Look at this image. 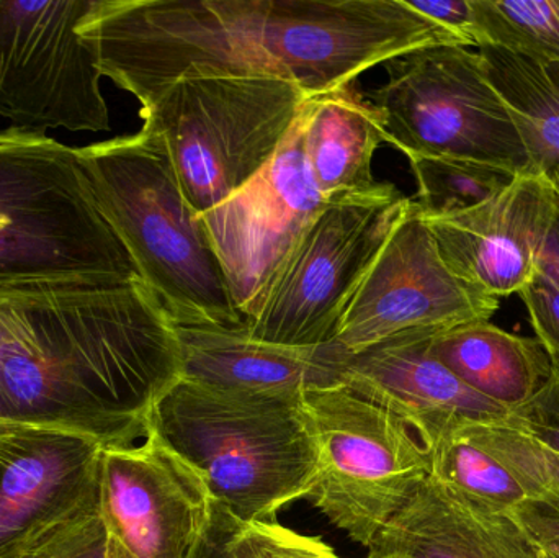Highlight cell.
<instances>
[{
    "instance_id": "6da1fadb",
    "label": "cell",
    "mask_w": 559,
    "mask_h": 558,
    "mask_svg": "<svg viewBox=\"0 0 559 558\" xmlns=\"http://www.w3.org/2000/svg\"><path fill=\"white\" fill-rule=\"evenodd\" d=\"M81 35L140 104L210 75L277 78L312 97L406 52L463 46L407 0H97Z\"/></svg>"
},
{
    "instance_id": "f546056e",
    "label": "cell",
    "mask_w": 559,
    "mask_h": 558,
    "mask_svg": "<svg viewBox=\"0 0 559 558\" xmlns=\"http://www.w3.org/2000/svg\"><path fill=\"white\" fill-rule=\"evenodd\" d=\"M511 511L548 556L559 558V490L525 498Z\"/></svg>"
},
{
    "instance_id": "d4e9b609",
    "label": "cell",
    "mask_w": 559,
    "mask_h": 558,
    "mask_svg": "<svg viewBox=\"0 0 559 558\" xmlns=\"http://www.w3.org/2000/svg\"><path fill=\"white\" fill-rule=\"evenodd\" d=\"M465 435L504 465L528 498L559 490V454L519 431L508 418L468 425Z\"/></svg>"
},
{
    "instance_id": "e575fe53",
    "label": "cell",
    "mask_w": 559,
    "mask_h": 558,
    "mask_svg": "<svg viewBox=\"0 0 559 558\" xmlns=\"http://www.w3.org/2000/svg\"><path fill=\"white\" fill-rule=\"evenodd\" d=\"M551 180H554L555 189H557L558 195H559V170L557 173L551 174Z\"/></svg>"
},
{
    "instance_id": "4316f807",
    "label": "cell",
    "mask_w": 559,
    "mask_h": 558,
    "mask_svg": "<svg viewBox=\"0 0 559 558\" xmlns=\"http://www.w3.org/2000/svg\"><path fill=\"white\" fill-rule=\"evenodd\" d=\"M110 533L100 511L69 521L23 558H110Z\"/></svg>"
},
{
    "instance_id": "8fae6325",
    "label": "cell",
    "mask_w": 559,
    "mask_h": 558,
    "mask_svg": "<svg viewBox=\"0 0 559 558\" xmlns=\"http://www.w3.org/2000/svg\"><path fill=\"white\" fill-rule=\"evenodd\" d=\"M498 310L499 298L473 287L445 264L426 219L411 202L345 308L332 343L355 354L404 334L488 321Z\"/></svg>"
},
{
    "instance_id": "9c48e42d",
    "label": "cell",
    "mask_w": 559,
    "mask_h": 558,
    "mask_svg": "<svg viewBox=\"0 0 559 558\" xmlns=\"http://www.w3.org/2000/svg\"><path fill=\"white\" fill-rule=\"evenodd\" d=\"M370 104L386 143L409 156L468 157L531 170L511 111L488 81L478 49L429 46L384 62Z\"/></svg>"
},
{
    "instance_id": "277c9868",
    "label": "cell",
    "mask_w": 559,
    "mask_h": 558,
    "mask_svg": "<svg viewBox=\"0 0 559 558\" xmlns=\"http://www.w3.org/2000/svg\"><path fill=\"white\" fill-rule=\"evenodd\" d=\"M78 151L102 213L176 327H246L205 225L159 143L140 131Z\"/></svg>"
},
{
    "instance_id": "ac0fdd59",
    "label": "cell",
    "mask_w": 559,
    "mask_h": 558,
    "mask_svg": "<svg viewBox=\"0 0 559 558\" xmlns=\"http://www.w3.org/2000/svg\"><path fill=\"white\" fill-rule=\"evenodd\" d=\"M183 377L225 389L305 393L344 380L347 353L334 343L289 347L241 328L177 327Z\"/></svg>"
},
{
    "instance_id": "8992f818",
    "label": "cell",
    "mask_w": 559,
    "mask_h": 558,
    "mask_svg": "<svg viewBox=\"0 0 559 558\" xmlns=\"http://www.w3.org/2000/svg\"><path fill=\"white\" fill-rule=\"evenodd\" d=\"M308 98L277 78H183L141 102V131L163 147L202 215L274 159Z\"/></svg>"
},
{
    "instance_id": "e0dca14e",
    "label": "cell",
    "mask_w": 559,
    "mask_h": 558,
    "mask_svg": "<svg viewBox=\"0 0 559 558\" xmlns=\"http://www.w3.org/2000/svg\"><path fill=\"white\" fill-rule=\"evenodd\" d=\"M367 558H551L512 511L463 497L432 475L391 518Z\"/></svg>"
},
{
    "instance_id": "484cf974",
    "label": "cell",
    "mask_w": 559,
    "mask_h": 558,
    "mask_svg": "<svg viewBox=\"0 0 559 558\" xmlns=\"http://www.w3.org/2000/svg\"><path fill=\"white\" fill-rule=\"evenodd\" d=\"M235 558H341L319 537L295 533L275 521L241 523L231 539Z\"/></svg>"
},
{
    "instance_id": "f1b7e54d",
    "label": "cell",
    "mask_w": 559,
    "mask_h": 558,
    "mask_svg": "<svg viewBox=\"0 0 559 558\" xmlns=\"http://www.w3.org/2000/svg\"><path fill=\"white\" fill-rule=\"evenodd\" d=\"M519 295L527 308L528 320L537 340L544 344L548 354L559 356V287L537 271Z\"/></svg>"
},
{
    "instance_id": "7402d4cb",
    "label": "cell",
    "mask_w": 559,
    "mask_h": 558,
    "mask_svg": "<svg viewBox=\"0 0 559 558\" xmlns=\"http://www.w3.org/2000/svg\"><path fill=\"white\" fill-rule=\"evenodd\" d=\"M417 182L414 206L423 218L465 212L509 186L518 170L468 157L409 156Z\"/></svg>"
},
{
    "instance_id": "d6a6232c",
    "label": "cell",
    "mask_w": 559,
    "mask_h": 558,
    "mask_svg": "<svg viewBox=\"0 0 559 558\" xmlns=\"http://www.w3.org/2000/svg\"><path fill=\"white\" fill-rule=\"evenodd\" d=\"M537 271L547 275L559 287V195L557 215L551 222L547 238H545L540 254H538Z\"/></svg>"
},
{
    "instance_id": "603a6c76",
    "label": "cell",
    "mask_w": 559,
    "mask_h": 558,
    "mask_svg": "<svg viewBox=\"0 0 559 558\" xmlns=\"http://www.w3.org/2000/svg\"><path fill=\"white\" fill-rule=\"evenodd\" d=\"M460 425L437 432L424 448L430 475L469 500L511 511L527 497L524 488L491 454L463 435Z\"/></svg>"
},
{
    "instance_id": "5b68a950",
    "label": "cell",
    "mask_w": 559,
    "mask_h": 558,
    "mask_svg": "<svg viewBox=\"0 0 559 558\" xmlns=\"http://www.w3.org/2000/svg\"><path fill=\"white\" fill-rule=\"evenodd\" d=\"M134 277L79 151L39 131H0V290Z\"/></svg>"
},
{
    "instance_id": "1f68e13d",
    "label": "cell",
    "mask_w": 559,
    "mask_h": 558,
    "mask_svg": "<svg viewBox=\"0 0 559 558\" xmlns=\"http://www.w3.org/2000/svg\"><path fill=\"white\" fill-rule=\"evenodd\" d=\"M238 523V518L233 517L223 504L215 501L209 526L183 558H235L231 553V539Z\"/></svg>"
},
{
    "instance_id": "ffe728a7",
    "label": "cell",
    "mask_w": 559,
    "mask_h": 558,
    "mask_svg": "<svg viewBox=\"0 0 559 558\" xmlns=\"http://www.w3.org/2000/svg\"><path fill=\"white\" fill-rule=\"evenodd\" d=\"M430 349L462 382L511 412L531 402L551 376V357L540 341L489 320L439 331Z\"/></svg>"
},
{
    "instance_id": "2e32d148",
    "label": "cell",
    "mask_w": 559,
    "mask_h": 558,
    "mask_svg": "<svg viewBox=\"0 0 559 558\" xmlns=\"http://www.w3.org/2000/svg\"><path fill=\"white\" fill-rule=\"evenodd\" d=\"M436 333L404 334L347 353L342 380L403 418L424 446L449 426L502 422L512 413L475 392L433 356L430 341Z\"/></svg>"
},
{
    "instance_id": "ba28073f",
    "label": "cell",
    "mask_w": 559,
    "mask_h": 558,
    "mask_svg": "<svg viewBox=\"0 0 559 558\" xmlns=\"http://www.w3.org/2000/svg\"><path fill=\"white\" fill-rule=\"evenodd\" d=\"M411 202L383 182L328 202L246 321L249 336L289 347L332 343L345 308Z\"/></svg>"
},
{
    "instance_id": "83f0119b",
    "label": "cell",
    "mask_w": 559,
    "mask_h": 558,
    "mask_svg": "<svg viewBox=\"0 0 559 558\" xmlns=\"http://www.w3.org/2000/svg\"><path fill=\"white\" fill-rule=\"evenodd\" d=\"M551 376L544 389L508 416L512 426L559 454V356L550 354Z\"/></svg>"
},
{
    "instance_id": "cb8c5ba5",
    "label": "cell",
    "mask_w": 559,
    "mask_h": 558,
    "mask_svg": "<svg viewBox=\"0 0 559 558\" xmlns=\"http://www.w3.org/2000/svg\"><path fill=\"white\" fill-rule=\"evenodd\" d=\"M478 48L559 62V0H472Z\"/></svg>"
},
{
    "instance_id": "5bb4252c",
    "label": "cell",
    "mask_w": 559,
    "mask_h": 558,
    "mask_svg": "<svg viewBox=\"0 0 559 558\" xmlns=\"http://www.w3.org/2000/svg\"><path fill=\"white\" fill-rule=\"evenodd\" d=\"M102 449L61 429L0 422V558H23L100 511Z\"/></svg>"
},
{
    "instance_id": "d6986e66",
    "label": "cell",
    "mask_w": 559,
    "mask_h": 558,
    "mask_svg": "<svg viewBox=\"0 0 559 558\" xmlns=\"http://www.w3.org/2000/svg\"><path fill=\"white\" fill-rule=\"evenodd\" d=\"M386 143L380 111L350 85L312 95L305 107L306 164L325 200L361 195L378 186L374 153Z\"/></svg>"
},
{
    "instance_id": "4fadbf2b",
    "label": "cell",
    "mask_w": 559,
    "mask_h": 558,
    "mask_svg": "<svg viewBox=\"0 0 559 558\" xmlns=\"http://www.w3.org/2000/svg\"><path fill=\"white\" fill-rule=\"evenodd\" d=\"M205 478L156 432L102 449L100 514L133 558H183L212 520Z\"/></svg>"
},
{
    "instance_id": "9a60e30c",
    "label": "cell",
    "mask_w": 559,
    "mask_h": 558,
    "mask_svg": "<svg viewBox=\"0 0 559 558\" xmlns=\"http://www.w3.org/2000/svg\"><path fill=\"white\" fill-rule=\"evenodd\" d=\"M557 210L551 177L527 170L473 209L424 219L445 264L473 287L501 298L519 294L537 274Z\"/></svg>"
},
{
    "instance_id": "7a4b0ae2",
    "label": "cell",
    "mask_w": 559,
    "mask_h": 558,
    "mask_svg": "<svg viewBox=\"0 0 559 558\" xmlns=\"http://www.w3.org/2000/svg\"><path fill=\"white\" fill-rule=\"evenodd\" d=\"M182 377L176 323L140 277L0 290V422L136 444Z\"/></svg>"
},
{
    "instance_id": "52a82bcc",
    "label": "cell",
    "mask_w": 559,
    "mask_h": 558,
    "mask_svg": "<svg viewBox=\"0 0 559 558\" xmlns=\"http://www.w3.org/2000/svg\"><path fill=\"white\" fill-rule=\"evenodd\" d=\"M302 402L318 452L306 500L368 549L429 477V454L403 418L345 383L306 390Z\"/></svg>"
},
{
    "instance_id": "44dd1931",
    "label": "cell",
    "mask_w": 559,
    "mask_h": 558,
    "mask_svg": "<svg viewBox=\"0 0 559 558\" xmlns=\"http://www.w3.org/2000/svg\"><path fill=\"white\" fill-rule=\"evenodd\" d=\"M488 81L521 134L531 170H559V62L535 61L495 46L478 48Z\"/></svg>"
},
{
    "instance_id": "7c38bea8",
    "label": "cell",
    "mask_w": 559,
    "mask_h": 558,
    "mask_svg": "<svg viewBox=\"0 0 559 558\" xmlns=\"http://www.w3.org/2000/svg\"><path fill=\"white\" fill-rule=\"evenodd\" d=\"M302 131L305 108L274 159L222 205L199 215L246 321L329 202L316 189L306 164Z\"/></svg>"
},
{
    "instance_id": "30bf717a",
    "label": "cell",
    "mask_w": 559,
    "mask_h": 558,
    "mask_svg": "<svg viewBox=\"0 0 559 558\" xmlns=\"http://www.w3.org/2000/svg\"><path fill=\"white\" fill-rule=\"evenodd\" d=\"M97 0L0 2V117L45 133L108 131L100 66L81 26Z\"/></svg>"
},
{
    "instance_id": "3957f363",
    "label": "cell",
    "mask_w": 559,
    "mask_h": 558,
    "mask_svg": "<svg viewBox=\"0 0 559 558\" xmlns=\"http://www.w3.org/2000/svg\"><path fill=\"white\" fill-rule=\"evenodd\" d=\"M156 432L199 471L241 523H269L306 500L318 452L302 393L252 392L182 379L159 400Z\"/></svg>"
},
{
    "instance_id": "836d02e7",
    "label": "cell",
    "mask_w": 559,
    "mask_h": 558,
    "mask_svg": "<svg viewBox=\"0 0 559 558\" xmlns=\"http://www.w3.org/2000/svg\"><path fill=\"white\" fill-rule=\"evenodd\" d=\"M111 539V537H110ZM110 558H133L130 556V554L127 553V550L123 549V547L120 546V544L115 543L114 539H111L110 543Z\"/></svg>"
},
{
    "instance_id": "4dcf8cb0",
    "label": "cell",
    "mask_w": 559,
    "mask_h": 558,
    "mask_svg": "<svg viewBox=\"0 0 559 558\" xmlns=\"http://www.w3.org/2000/svg\"><path fill=\"white\" fill-rule=\"evenodd\" d=\"M407 2L414 10L453 33L466 48H478L472 0H430V2L407 0Z\"/></svg>"
}]
</instances>
